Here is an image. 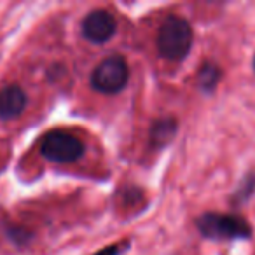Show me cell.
<instances>
[{
	"mask_svg": "<svg viewBox=\"0 0 255 255\" xmlns=\"http://www.w3.org/2000/svg\"><path fill=\"white\" fill-rule=\"evenodd\" d=\"M196 224L203 236L210 240H248L252 234L247 220L236 215L205 213Z\"/></svg>",
	"mask_w": 255,
	"mask_h": 255,
	"instance_id": "7a4b0ae2",
	"label": "cell"
},
{
	"mask_svg": "<svg viewBox=\"0 0 255 255\" xmlns=\"http://www.w3.org/2000/svg\"><path fill=\"white\" fill-rule=\"evenodd\" d=\"M175 133H177V121L175 119H161L154 123L152 131H150V138H152L154 145H164L170 140H173Z\"/></svg>",
	"mask_w": 255,
	"mask_h": 255,
	"instance_id": "52a82bcc",
	"label": "cell"
},
{
	"mask_svg": "<svg viewBox=\"0 0 255 255\" xmlns=\"http://www.w3.org/2000/svg\"><path fill=\"white\" fill-rule=\"evenodd\" d=\"M128 247H129V241H123V243L110 245V247L103 248V250H100L96 255H121L124 248H128Z\"/></svg>",
	"mask_w": 255,
	"mask_h": 255,
	"instance_id": "9c48e42d",
	"label": "cell"
},
{
	"mask_svg": "<svg viewBox=\"0 0 255 255\" xmlns=\"http://www.w3.org/2000/svg\"><path fill=\"white\" fill-rule=\"evenodd\" d=\"M219 79H220V68L215 67V65L206 63L199 68V75H198L199 86H201L203 89H206V91L215 88Z\"/></svg>",
	"mask_w": 255,
	"mask_h": 255,
	"instance_id": "ba28073f",
	"label": "cell"
},
{
	"mask_svg": "<svg viewBox=\"0 0 255 255\" xmlns=\"http://www.w3.org/2000/svg\"><path fill=\"white\" fill-rule=\"evenodd\" d=\"M40 154L53 163H74L84 154V143L70 133L54 129L42 138Z\"/></svg>",
	"mask_w": 255,
	"mask_h": 255,
	"instance_id": "3957f363",
	"label": "cell"
},
{
	"mask_svg": "<svg viewBox=\"0 0 255 255\" xmlns=\"http://www.w3.org/2000/svg\"><path fill=\"white\" fill-rule=\"evenodd\" d=\"M116 33V19L110 12L96 9L82 21V35L95 44H103Z\"/></svg>",
	"mask_w": 255,
	"mask_h": 255,
	"instance_id": "5b68a950",
	"label": "cell"
},
{
	"mask_svg": "<svg viewBox=\"0 0 255 255\" xmlns=\"http://www.w3.org/2000/svg\"><path fill=\"white\" fill-rule=\"evenodd\" d=\"M26 95L19 86H5L0 89V117L14 119L25 110Z\"/></svg>",
	"mask_w": 255,
	"mask_h": 255,
	"instance_id": "8992f818",
	"label": "cell"
},
{
	"mask_svg": "<svg viewBox=\"0 0 255 255\" xmlns=\"http://www.w3.org/2000/svg\"><path fill=\"white\" fill-rule=\"evenodd\" d=\"M192 46V28L185 19L171 16L161 25L157 33V49L170 61H182Z\"/></svg>",
	"mask_w": 255,
	"mask_h": 255,
	"instance_id": "6da1fadb",
	"label": "cell"
},
{
	"mask_svg": "<svg viewBox=\"0 0 255 255\" xmlns=\"http://www.w3.org/2000/svg\"><path fill=\"white\" fill-rule=\"evenodd\" d=\"M254 70H255V58H254Z\"/></svg>",
	"mask_w": 255,
	"mask_h": 255,
	"instance_id": "30bf717a",
	"label": "cell"
},
{
	"mask_svg": "<svg viewBox=\"0 0 255 255\" xmlns=\"http://www.w3.org/2000/svg\"><path fill=\"white\" fill-rule=\"evenodd\" d=\"M129 79V68L124 58L121 56H109L93 70L91 86L96 91L114 95L119 93Z\"/></svg>",
	"mask_w": 255,
	"mask_h": 255,
	"instance_id": "277c9868",
	"label": "cell"
}]
</instances>
